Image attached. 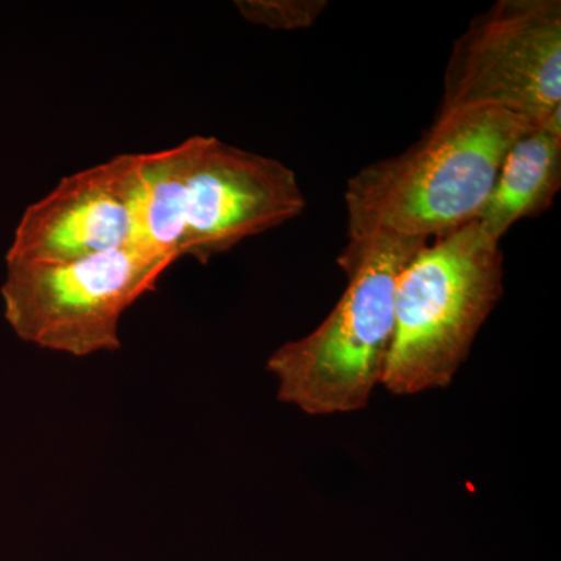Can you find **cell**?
<instances>
[{
  "mask_svg": "<svg viewBox=\"0 0 561 561\" xmlns=\"http://www.w3.org/2000/svg\"><path fill=\"white\" fill-rule=\"evenodd\" d=\"M234 5L251 24L280 32L306 31L328 9L324 0H236Z\"/></svg>",
  "mask_w": 561,
  "mask_h": 561,
  "instance_id": "obj_9",
  "label": "cell"
},
{
  "mask_svg": "<svg viewBox=\"0 0 561 561\" xmlns=\"http://www.w3.org/2000/svg\"><path fill=\"white\" fill-rule=\"evenodd\" d=\"M138 243L130 154L72 173L25 209L7 262H68Z\"/></svg>",
  "mask_w": 561,
  "mask_h": 561,
  "instance_id": "obj_7",
  "label": "cell"
},
{
  "mask_svg": "<svg viewBox=\"0 0 561 561\" xmlns=\"http://www.w3.org/2000/svg\"><path fill=\"white\" fill-rule=\"evenodd\" d=\"M502 294L501 242L479 220L421 247L398 279L381 386L394 397L451 386Z\"/></svg>",
  "mask_w": 561,
  "mask_h": 561,
  "instance_id": "obj_4",
  "label": "cell"
},
{
  "mask_svg": "<svg viewBox=\"0 0 561 561\" xmlns=\"http://www.w3.org/2000/svg\"><path fill=\"white\" fill-rule=\"evenodd\" d=\"M173 262L140 243L68 262H7V323L21 341L73 357L119 350L122 316Z\"/></svg>",
  "mask_w": 561,
  "mask_h": 561,
  "instance_id": "obj_5",
  "label": "cell"
},
{
  "mask_svg": "<svg viewBox=\"0 0 561 561\" xmlns=\"http://www.w3.org/2000/svg\"><path fill=\"white\" fill-rule=\"evenodd\" d=\"M138 243L208 264L306 208L297 175L275 158L214 136L130 154Z\"/></svg>",
  "mask_w": 561,
  "mask_h": 561,
  "instance_id": "obj_1",
  "label": "cell"
},
{
  "mask_svg": "<svg viewBox=\"0 0 561 561\" xmlns=\"http://www.w3.org/2000/svg\"><path fill=\"white\" fill-rule=\"evenodd\" d=\"M535 125L501 108L437 116L404 153L350 179L348 242L430 243L478 220L505 154Z\"/></svg>",
  "mask_w": 561,
  "mask_h": 561,
  "instance_id": "obj_2",
  "label": "cell"
},
{
  "mask_svg": "<svg viewBox=\"0 0 561 561\" xmlns=\"http://www.w3.org/2000/svg\"><path fill=\"white\" fill-rule=\"evenodd\" d=\"M561 186V111L513 142L479 224L502 241L519 220L551 208Z\"/></svg>",
  "mask_w": 561,
  "mask_h": 561,
  "instance_id": "obj_8",
  "label": "cell"
},
{
  "mask_svg": "<svg viewBox=\"0 0 561 561\" xmlns=\"http://www.w3.org/2000/svg\"><path fill=\"white\" fill-rule=\"evenodd\" d=\"M501 108L540 125L561 111L560 0H497L454 43L437 116Z\"/></svg>",
  "mask_w": 561,
  "mask_h": 561,
  "instance_id": "obj_6",
  "label": "cell"
},
{
  "mask_svg": "<svg viewBox=\"0 0 561 561\" xmlns=\"http://www.w3.org/2000/svg\"><path fill=\"white\" fill-rule=\"evenodd\" d=\"M426 243L348 242L339 256L346 289L311 334L280 345L267 371L278 400L312 416L364 411L381 386L393 342L398 279Z\"/></svg>",
  "mask_w": 561,
  "mask_h": 561,
  "instance_id": "obj_3",
  "label": "cell"
}]
</instances>
